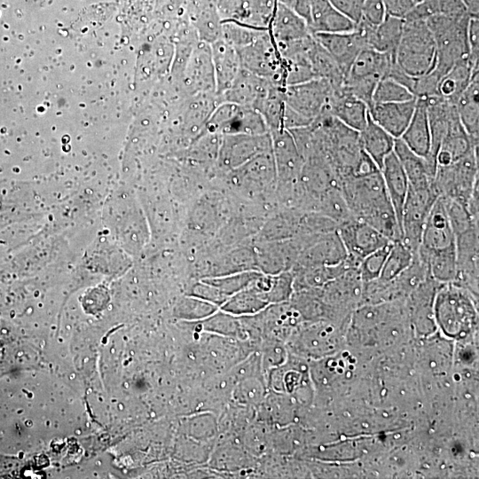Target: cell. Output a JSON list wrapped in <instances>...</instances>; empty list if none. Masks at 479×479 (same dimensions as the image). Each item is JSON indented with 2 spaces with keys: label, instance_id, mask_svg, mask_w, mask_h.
<instances>
[{
  "label": "cell",
  "instance_id": "obj_45",
  "mask_svg": "<svg viewBox=\"0 0 479 479\" xmlns=\"http://www.w3.org/2000/svg\"><path fill=\"white\" fill-rule=\"evenodd\" d=\"M339 11L357 23L361 20L364 0H329Z\"/></svg>",
  "mask_w": 479,
  "mask_h": 479
},
{
  "label": "cell",
  "instance_id": "obj_44",
  "mask_svg": "<svg viewBox=\"0 0 479 479\" xmlns=\"http://www.w3.org/2000/svg\"><path fill=\"white\" fill-rule=\"evenodd\" d=\"M468 54L472 63L479 66V17L470 16L467 27Z\"/></svg>",
  "mask_w": 479,
  "mask_h": 479
},
{
  "label": "cell",
  "instance_id": "obj_14",
  "mask_svg": "<svg viewBox=\"0 0 479 479\" xmlns=\"http://www.w3.org/2000/svg\"><path fill=\"white\" fill-rule=\"evenodd\" d=\"M231 173L232 184L242 190L258 192L276 189L277 170L272 148L257 154Z\"/></svg>",
  "mask_w": 479,
  "mask_h": 479
},
{
  "label": "cell",
  "instance_id": "obj_39",
  "mask_svg": "<svg viewBox=\"0 0 479 479\" xmlns=\"http://www.w3.org/2000/svg\"><path fill=\"white\" fill-rule=\"evenodd\" d=\"M413 252L401 240L392 242L378 279L389 281L403 272L412 262Z\"/></svg>",
  "mask_w": 479,
  "mask_h": 479
},
{
  "label": "cell",
  "instance_id": "obj_23",
  "mask_svg": "<svg viewBox=\"0 0 479 479\" xmlns=\"http://www.w3.org/2000/svg\"><path fill=\"white\" fill-rule=\"evenodd\" d=\"M326 110L342 123L358 132L365 128L369 118L368 106L349 93L342 85L334 88Z\"/></svg>",
  "mask_w": 479,
  "mask_h": 479
},
{
  "label": "cell",
  "instance_id": "obj_32",
  "mask_svg": "<svg viewBox=\"0 0 479 479\" xmlns=\"http://www.w3.org/2000/svg\"><path fill=\"white\" fill-rule=\"evenodd\" d=\"M394 153L404 169L409 186L418 187L433 183L436 169L427 158L412 152L400 138H396Z\"/></svg>",
  "mask_w": 479,
  "mask_h": 479
},
{
  "label": "cell",
  "instance_id": "obj_13",
  "mask_svg": "<svg viewBox=\"0 0 479 479\" xmlns=\"http://www.w3.org/2000/svg\"><path fill=\"white\" fill-rule=\"evenodd\" d=\"M277 0H216L222 22L269 29Z\"/></svg>",
  "mask_w": 479,
  "mask_h": 479
},
{
  "label": "cell",
  "instance_id": "obj_46",
  "mask_svg": "<svg viewBox=\"0 0 479 479\" xmlns=\"http://www.w3.org/2000/svg\"><path fill=\"white\" fill-rule=\"evenodd\" d=\"M386 14L404 19L415 5L414 0H383Z\"/></svg>",
  "mask_w": 479,
  "mask_h": 479
},
{
  "label": "cell",
  "instance_id": "obj_27",
  "mask_svg": "<svg viewBox=\"0 0 479 479\" xmlns=\"http://www.w3.org/2000/svg\"><path fill=\"white\" fill-rule=\"evenodd\" d=\"M308 26L312 34L342 33L355 30L357 23L339 11L329 0H310Z\"/></svg>",
  "mask_w": 479,
  "mask_h": 479
},
{
  "label": "cell",
  "instance_id": "obj_12",
  "mask_svg": "<svg viewBox=\"0 0 479 479\" xmlns=\"http://www.w3.org/2000/svg\"><path fill=\"white\" fill-rule=\"evenodd\" d=\"M478 228V224H473L455 236L456 276L452 282L468 290L476 298L479 271Z\"/></svg>",
  "mask_w": 479,
  "mask_h": 479
},
{
  "label": "cell",
  "instance_id": "obj_15",
  "mask_svg": "<svg viewBox=\"0 0 479 479\" xmlns=\"http://www.w3.org/2000/svg\"><path fill=\"white\" fill-rule=\"evenodd\" d=\"M272 153L277 170L276 189L295 185L303 164V159L294 139L287 130L271 131Z\"/></svg>",
  "mask_w": 479,
  "mask_h": 479
},
{
  "label": "cell",
  "instance_id": "obj_22",
  "mask_svg": "<svg viewBox=\"0 0 479 479\" xmlns=\"http://www.w3.org/2000/svg\"><path fill=\"white\" fill-rule=\"evenodd\" d=\"M403 25V19L386 14L383 20L376 27L359 20L356 28L363 35L367 48L395 57L402 35Z\"/></svg>",
  "mask_w": 479,
  "mask_h": 479
},
{
  "label": "cell",
  "instance_id": "obj_30",
  "mask_svg": "<svg viewBox=\"0 0 479 479\" xmlns=\"http://www.w3.org/2000/svg\"><path fill=\"white\" fill-rule=\"evenodd\" d=\"M388 197L396 212L399 225L409 183L404 169L394 151L383 161L380 169ZM401 229V227H400Z\"/></svg>",
  "mask_w": 479,
  "mask_h": 479
},
{
  "label": "cell",
  "instance_id": "obj_26",
  "mask_svg": "<svg viewBox=\"0 0 479 479\" xmlns=\"http://www.w3.org/2000/svg\"><path fill=\"white\" fill-rule=\"evenodd\" d=\"M269 31L276 44L305 39L313 35L302 17L278 0Z\"/></svg>",
  "mask_w": 479,
  "mask_h": 479
},
{
  "label": "cell",
  "instance_id": "obj_36",
  "mask_svg": "<svg viewBox=\"0 0 479 479\" xmlns=\"http://www.w3.org/2000/svg\"><path fill=\"white\" fill-rule=\"evenodd\" d=\"M192 21L200 41L211 44L221 38L222 21L216 8V0L197 1Z\"/></svg>",
  "mask_w": 479,
  "mask_h": 479
},
{
  "label": "cell",
  "instance_id": "obj_38",
  "mask_svg": "<svg viewBox=\"0 0 479 479\" xmlns=\"http://www.w3.org/2000/svg\"><path fill=\"white\" fill-rule=\"evenodd\" d=\"M309 59L316 78L328 81L334 88L343 84L345 76L337 62L315 38L309 50Z\"/></svg>",
  "mask_w": 479,
  "mask_h": 479
},
{
  "label": "cell",
  "instance_id": "obj_29",
  "mask_svg": "<svg viewBox=\"0 0 479 479\" xmlns=\"http://www.w3.org/2000/svg\"><path fill=\"white\" fill-rule=\"evenodd\" d=\"M216 80V93L220 96L232 83L239 71L240 61L236 48L219 38L210 44Z\"/></svg>",
  "mask_w": 479,
  "mask_h": 479
},
{
  "label": "cell",
  "instance_id": "obj_17",
  "mask_svg": "<svg viewBox=\"0 0 479 479\" xmlns=\"http://www.w3.org/2000/svg\"><path fill=\"white\" fill-rule=\"evenodd\" d=\"M440 286L429 276L405 298L409 321L419 332L428 333L436 329L434 302Z\"/></svg>",
  "mask_w": 479,
  "mask_h": 479
},
{
  "label": "cell",
  "instance_id": "obj_25",
  "mask_svg": "<svg viewBox=\"0 0 479 479\" xmlns=\"http://www.w3.org/2000/svg\"><path fill=\"white\" fill-rule=\"evenodd\" d=\"M416 106V98L396 103L373 104L371 119L395 138H399L409 124Z\"/></svg>",
  "mask_w": 479,
  "mask_h": 479
},
{
  "label": "cell",
  "instance_id": "obj_41",
  "mask_svg": "<svg viewBox=\"0 0 479 479\" xmlns=\"http://www.w3.org/2000/svg\"><path fill=\"white\" fill-rule=\"evenodd\" d=\"M268 29H260L233 22H222L221 38L239 49L244 47L263 35Z\"/></svg>",
  "mask_w": 479,
  "mask_h": 479
},
{
  "label": "cell",
  "instance_id": "obj_21",
  "mask_svg": "<svg viewBox=\"0 0 479 479\" xmlns=\"http://www.w3.org/2000/svg\"><path fill=\"white\" fill-rule=\"evenodd\" d=\"M273 84L264 78L240 68L231 86L220 97L223 102L255 108Z\"/></svg>",
  "mask_w": 479,
  "mask_h": 479
},
{
  "label": "cell",
  "instance_id": "obj_42",
  "mask_svg": "<svg viewBox=\"0 0 479 479\" xmlns=\"http://www.w3.org/2000/svg\"><path fill=\"white\" fill-rule=\"evenodd\" d=\"M392 242L364 257L357 266L363 282L371 281L380 277L386 257Z\"/></svg>",
  "mask_w": 479,
  "mask_h": 479
},
{
  "label": "cell",
  "instance_id": "obj_40",
  "mask_svg": "<svg viewBox=\"0 0 479 479\" xmlns=\"http://www.w3.org/2000/svg\"><path fill=\"white\" fill-rule=\"evenodd\" d=\"M414 98L407 87L389 77H384L378 82L374 89L373 104L403 102Z\"/></svg>",
  "mask_w": 479,
  "mask_h": 479
},
{
  "label": "cell",
  "instance_id": "obj_35",
  "mask_svg": "<svg viewBox=\"0 0 479 479\" xmlns=\"http://www.w3.org/2000/svg\"><path fill=\"white\" fill-rule=\"evenodd\" d=\"M358 133L362 149L381 169L384 159L394 151L396 138L374 122L370 115L366 125Z\"/></svg>",
  "mask_w": 479,
  "mask_h": 479
},
{
  "label": "cell",
  "instance_id": "obj_9",
  "mask_svg": "<svg viewBox=\"0 0 479 479\" xmlns=\"http://www.w3.org/2000/svg\"><path fill=\"white\" fill-rule=\"evenodd\" d=\"M339 189L350 211L357 219L389 201L381 172L348 177L339 182Z\"/></svg>",
  "mask_w": 479,
  "mask_h": 479
},
{
  "label": "cell",
  "instance_id": "obj_10",
  "mask_svg": "<svg viewBox=\"0 0 479 479\" xmlns=\"http://www.w3.org/2000/svg\"><path fill=\"white\" fill-rule=\"evenodd\" d=\"M334 92L325 79L314 78L284 88L286 104L306 119L313 122L326 108Z\"/></svg>",
  "mask_w": 479,
  "mask_h": 479
},
{
  "label": "cell",
  "instance_id": "obj_43",
  "mask_svg": "<svg viewBox=\"0 0 479 479\" xmlns=\"http://www.w3.org/2000/svg\"><path fill=\"white\" fill-rule=\"evenodd\" d=\"M266 303L268 302L256 292L242 289L226 302L224 309L236 313L253 312L260 310Z\"/></svg>",
  "mask_w": 479,
  "mask_h": 479
},
{
  "label": "cell",
  "instance_id": "obj_19",
  "mask_svg": "<svg viewBox=\"0 0 479 479\" xmlns=\"http://www.w3.org/2000/svg\"><path fill=\"white\" fill-rule=\"evenodd\" d=\"M313 36L337 62L344 76L358 53L367 48L363 35L357 28L342 33H315Z\"/></svg>",
  "mask_w": 479,
  "mask_h": 479
},
{
  "label": "cell",
  "instance_id": "obj_3",
  "mask_svg": "<svg viewBox=\"0 0 479 479\" xmlns=\"http://www.w3.org/2000/svg\"><path fill=\"white\" fill-rule=\"evenodd\" d=\"M395 59L412 77L429 73L436 64V43L425 20H404L403 31Z\"/></svg>",
  "mask_w": 479,
  "mask_h": 479
},
{
  "label": "cell",
  "instance_id": "obj_33",
  "mask_svg": "<svg viewBox=\"0 0 479 479\" xmlns=\"http://www.w3.org/2000/svg\"><path fill=\"white\" fill-rule=\"evenodd\" d=\"M479 74V66L472 63L469 57L457 62L438 82L437 95L455 105L471 79Z\"/></svg>",
  "mask_w": 479,
  "mask_h": 479
},
{
  "label": "cell",
  "instance_id": "obj_47",
  "mask_svg": "<svg viewBox=\"0 0 479 479\" xmlns=\"http://www.w3.org/2000/svg\"><path fill=\"white\" fill-rule=\"evenodd\" d=\"M470 16L479 17V0H462Z\"/></svg>",
  "mask_w": 479,
  "mask_h": 479
},
{
  "label": "cell",
  "instance_id": "obj_5",
  "mask_svg": "<svg viewBox=\"0 0 479 479\" xmlns=\"http://www.w3.org/2000/svg\"><path fill=\"white\" fill-rule=\"evenodd\" d=\"M236 50L241 68L285 87L282 59L269 29L251 43Z\"/></svg>",
  "mask_w": 479,
  "mask_h": 479
},
{
  "label": "cell",
  "instance_id": "obj_16",
  "mask_svg": "<svg viewBox=\"0 0 479 479\" xmlns=\"http://www.w3.org/2000/svg\"><path fill=\"white\" fill-rule=\"evenodd\" d=\"M337 232L348 256L357 263L391 242L373 226L357 218L339 225Z\"/></svg>",
  "mask_w": 479,
  "mask_h": 479
},
{
  "label": "cell",
  "instance_id": "obj_1",
  "mask_svg": "<svg viewBox=\"0 0 479 479\" xmlns=\"http://www.w3.org/2000/svg\"><path fill=\"white\" fill-rule=\"evenodd\" d=\"M434 318L447 338L467 339L477 328V298L453 283L441 284L435 297Z\"/></svg>",
  "mask_w": 479,
  "mask_h": 479
},
{
  "label": "cell",
  "instance_id": "obj_28",
  "mask_svg": "<svg viewBox=\"0 0 479 479\" xmlns=\"http://www.w3.org/2000/svg\"><path fill=\"white\" fill-rule=\"evenodd\" d=\"M395 61V57L390 54L365 48L353 61L343 82L367 80L379 82L388 75Z\"/></svg>",
  "mask_w": 479,
  "mask_h": 479
},
{
  "label": "cell",
  "instance_id": "obj_20",
  "mask_svg": "<svg viewBox=\"0 0 479 479\" xmlns=\"http://www.w3.org/2000/svg\"><path fill=\"white\" fill-rule=\"evenodd\" d=\"M185 80L192 93L216 92V80L210 44L200 41L194 44L185 66Z\"/></svg>",
  "mask_w": 479,
  "mask_h": 479
},
{
  "label": "cell",
  "instance_id": "obj_7",
  "mask_svg": "<svg viewBox=\"0 0 479 479\" xmlns=\"http://www.w3.org/2000/svg\"><path fill=\"white\" fill-rule=\"evenodd\" d=\"M455 241L444 200L438 197L426 219L415 255L426 264L432 257L455 253Z\"/></svg>",
  "mask_w": 479,
  "mask_h": 479
},
{
  "label": "cell",
  "instance_id": "obj_37",
  "mask_svg": "<svg viewBox=\"0 0 479 479\" xmlns=\"http://www.w3.org/2000/svg\"><path fill=\"white\" fill-rule=\"evenodd\" d=\"M302 213V210L283 208L264 224L263 240L278 241L298 236Z\"/></svg>",
  "mask_w": 479,
  "mask_h": 479
},
{
  "label": "cell",
  "instance_id": "obj_24",
  "mask_svg": "<svg viewBox=\"0 0 479 479\" xmlns=\"http://www.w3.org/2000/svg\"><path fill=\"white\" fill-rule=\"evenodd\" d=\"M475 148H478V144H475L467 133L456 109L436 155V167L450 165Z\"/></svg>",
  "mask_w": 479,
  "mask_h": 479
},
{
  "label": "cell",
  "instance_id": "obj_18",
  "mask_svg": "<svg viewBox=\"0 0 479 479\" xmlns=\"http://www.w3.org/2000/svg\"><path fill=\"white\" fill-rule=\"evenodd\" d=\"M348 257L337 232L318 236L300 254L291 270L334 265Z\"/></svg>",
  "mask_w": 479,
  "mask_h": 479
},
{
  "label": "cell",
  "instance_id": "obj_31",
  "mask_svg": "<svg viewBox=\"0 0 479 479\" xmlns=\"http://www.w3.org/2000/svg\"><path fill=\"white\" fill-rule=\"evenodd\" d=\"M416 98V106L412 119L399 137L408 148L420 156L428 158L431 149V136L426 100Z\"/></svg>",
  "mask_w": 479,
  "mask_h": 479
},
{
  "label": "cell",
  "instance_id": "obj_11",
  "mask_svg": "<svg viewBox=\"0 0 479 479\" xmlns=\"http://www.w3.org/2000/svg\"><path fill=\"white\" fill-rule=\"evenodd\" d=\"M271 148V132L260 135H222L217 161L220 167L231 171L240 167L257 154Z\"/></svg>",
  "mask_w": 479,
  "mask_h": 479
},
{
  "label": "cell",
  "instance_id": "obj_2",
  "mask_svg": "<svg viewBox=\"0 0 479 479\" xmlns=\"http://www.w3.org/2000/svg\"><path fill=\"white\" fill-rule=\"evenodd\" d=\"M470 15L436 14L426 20L436 43V64L432 69L441 79L457 62L469 57L467 27Z\"/></svg>",
  "mask_w": 479,
  "mask_h": 479
},
{
  "label": "cell",
  "instance_id": "obj_6",
  "mask_svg": "<svg viewBox=\"0 0 479 479\" xmlns=\"http://www.w3.org/2000/svg\"><path fill=\"white\" fill-rule=\"evenodd\" d=\"M438 198L434 184L409 186L401 217V241L415 255L426 219Z\"/></svg>",
  "mask_w": 479,
  "mask_h": 479
},
{
  "label": "cell",
  "instance_id": "obj_34",
  "mask_svg": "<svg viewBox=\"0 0 479 479\" xmlns=\"http://www.w3.org/2000/svg\"><path fill=\"white\" fill-rule=\"evenodd\" d=\"M461 124L471 139L479 140V74L475 75L455 103Z\"/></svg>",
  "mask_w": 479,
  "mask_h": 479
},
{
  "label": "cell",
  "instance_id": "obj_8",
  "mask_svg": "<svg viewBox=\"0 0 479 479\" xmlns=\"http://www.w3.org/2000/svg\"><path fill=\"white\" fill-rule=\"evenodd\" d=\"M210 132L222 135H260L270 132L262 114L255 108L230 102H222L206 123Z\"/></svg>",
  "mask_w": 479,
  "mask_h": 479
},
{
  "label": "cell",
  "instance_id": "obj_4",
  "mask_svg": "<svg viewBox=\"0 0 479 479\" xmlns=\"http://www.w3.org/2000/svg\"><path fill=\"white\" fill-rule=\"evenodd\" d=\"M478 148L447 166H437L433 180L438 197L454 200L467 207L479 186Z\"/></svg>",
  "mask_w": 479,
  "mask_h": 479
}]
</instances>
